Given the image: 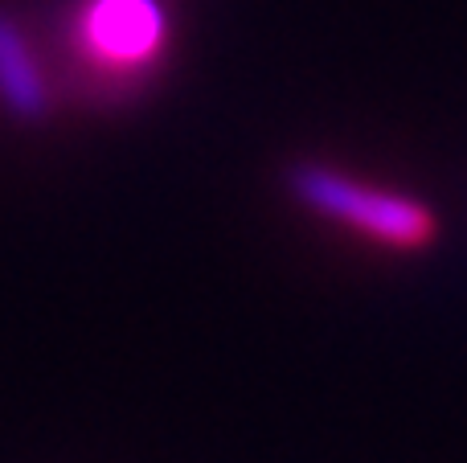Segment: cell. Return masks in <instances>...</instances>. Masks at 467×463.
Returning <instances> with one entry per match:
<instances>
[{"label": "cell", "mask_w": 467, "mask_h": 463, "mask_svg": "<svg viewBox=\"0 0 467 463\" xmlns=\"http://www.w3.org/2000/svg\"><path fill=\"white\" fill-rule=\"evenodd\" d=\"M287 189L299 205L332 221L357 226L361 234L389 246H427L435 238V213L414 197L369 189L328 164H296L287 172Z\"/></svg>", "instance_id": "obj_1"}, {"label": "cell", "mask_w": 467, "mask_h": 463, "mask_svg": "<svg viewBox=\"0 0 467 463\" xmlns=\"http://www.w3.org/2000/svg\"><path fill=\"white\" fill-rule=\"evenodd\" d=\"M0 103L13 119H41L49 107L46 95V82H41L37 66H33V54L25 46L21 29L0 13Z\"/></svg>", "instance_id": "obj_3"}, {"label": "cell", "mask_w": 467, "mask_h": 463, "mask_svg": "<svg viewBox=\"0 0 467 463\" xmlns=\"http://www.w3.org/2000/svg\"><path fill=\"white\" fill-rule=\"evenodd\" d=\"M87 37L111 62H144L164 37V13L156 0H95Z\"/></svg>", "instance_id": "obj_2"}]
</instances>
